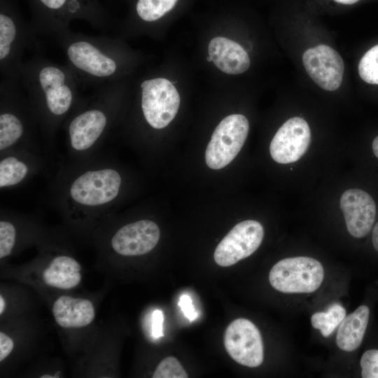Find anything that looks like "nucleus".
Listing matches in <instances>:
<instances>
[{"instance_id": "1", "label": "nucleus", "mask_w": 378, "mask_h": 378, "mask_svg": "<svg viewBox=\"0 0 378 378\" xmlns=\"http://www.w3.org/2000/svg\"><path fill=\"white\" fill-rule=\"evenodd\" d=\"M125 180L110 153L101 150L84 160L59 164L48 184V201L69 230L90 237L114 216Z\"/></svg>"}, {"instance_id": "2", "label": "nucleus", "mask_w": 378, "mask_h": 378, "mask_svg": "<svg viewBox=\"0 0 378 378\" xmlns=\"http://www.w3.org/2000/svg\"><path fill=\"white\" fill-rule=\"evenodd\" d=\"M19 82L37 118L45 155L55 150V136L81 99L80 85L66 64L36 52L24 62Z\"/></svg>"}, {"instance_id": "3", "label": "nucleus", "mask_w": 378, "mask_h": 378, "mask_svg": "<svg viewBox=\"0 0 378 378\" xmlns=\"http://www.w3.org/2000/svg\"><path fill=\"white\" fill-rule=\"evenodd\" d=\"M119 88L118 82L107 84L81 97L62 126L67 160H84L102 150L122 115Z\"/></svg>"}, {"instance_id": "4", "label": "nucleus", "mask_w": 378, "mask_h": 378, "mask_svg": "<svg viewBox=\"0 0 378 378\" xmlns=\"http://www.w3.org/2000/svg\"><path fill=\"white\" fill-rule=\"evenodd\" d=\"M55 39L64 52L66 64L80 86L97 89L118 82L122 71V59L115 39L71 30Z\"/></svg>"}, {"instance_id": "5", "label": "nucleus", "mask_w": 378, "mask_h": 378, "mask_svg": "<svg viewBox=\"0 0 378 378\" xmlns=\"http://www.w3.org/2000/svg\"><path fill=\"white\" fill-rule=\"evenodd\" d=\"M12 149L45 155L37 118L19 79H1L0 153Z\"/></svg>"}, {"instance_id": "6", "label": "nucleus", "mask_w": 378, "mask_h": 378, "mask_svg": "<svg viewBox=\"0 0 378 378\" xmlns=\"http://www.w3.org/2000/svg\"><path fill=\"white\" fill-rule=\"evenodd\" d=\"M37 34L56 38L68 31L74 20H83L101 31H108L110 15L97 0H30Z\"/></svg>"}, {"instance_id": "7", "label": "nucleus", "mask_w": 378, "mask_h": 378, "mask_svg": "<svg viewBox=\"0 0 378 378\" xmlns=\"http://www.w3.org/2000/svg\"><path fill=\"white\" fill-rule=\"evenodd\" d=\"M31 24H27L6 1L0 11V71L1 79H19L27 50H39V43Z\"/></svg>"}, {"instance_id": "8", "label": "nucleus", "mask_w": 378, "mask_h": 378, "mask_svg": "<svg viewBox=\"0 0 378 378\" xmlns=\"http://www.w3.org/2000/svg\"><path fill=\"white\" fill-rule=\"evenodd\" d=\"M59 239L58 241L57 234L52 232L38 245L43 262L38 272V278L47 287L58 290H70L81 283L82 267L62 246Z\"/></svg>"}, {"instance_id": "9", "label": "nucleus", "mask_w": 378, "mask_h": 378, "mask_svg": "<svg viewBox=\"0 0 378 378\" xmlns=\"http://www.w3.org/2000/svg\"><path fill=\"white\" fill-rule=\"evenodd\" d=\"M52 233L38 218L1 207L0 259L2 261L26 247L38 245Z\"/></svg>"}, {"instance_id": "10", "label": "nucleus", "mask_w": 378, "mask_h": 378, "mask_svg": "<svg viewBox=\"0 0 378 378\" xmlns=\"http://www.w3.org/2000/svg\"><path fill=\"white\" fill-rule=\"evenodd\" d=\"M324 278V270L317 260L305 256L286 258L271 269L269 281L278 291L309 293L316 290Z\"/></svg>"}, {"instance_id": "11", "label": "nucleus", "mask_w": 378, "mask_h": 378, "mask_svg": "<svg viewBox=\"0 0 378 378\" xmlns=\"http://www.w3.org/2000/svg\"><path fill=\"white\" fill-rule=\"evenodd\" d=\"M139 87L144 120L154 130L166 127L175 118L180 106L176 88L168 79L161 77L144 80Z\"/></svg>"}, {"instance_id": "12", "label": "nucleus", "mask_w": 378, "mask_h": 378, "mask_svg": "<svg viewBox=\"0 0 378 378\" xmlns=\"http://www.w3.org/2000/svg\"><path fill=\"white\" fill-rule=\"evenodd\" d=\"M249 130L247 118L241 114L224 118L214 130L205 152V161L212 169L230 164L243 147Z\"/></svg>"}, {"instance_id": "13", "label": "nucleus", "mask_w": 378, "mask_h": 378, "mask_svg": "<svg viewBox=\"0 0 378 378\" xmlns=\"http://www.w3.org/2000/svg\"><path fill=\"white\" fill-rule=\"evenodd\" d=\"M264 237L262 225L254 220L237 223L216 246L214 258L217 265L230 267L253 254Z\"/></svg>"}, {"instance_id": "14", "label": "nucleus", "mask_w": 378, "mask_h": 378, "mask_svg": "<svg viewBox=\"0 0 378 378\" xmlns=\"http://www.w3.org/2000/svg\"><path fill=\"white\" fill-rule=\"evenodd\" d=\"M225 348L239 364L256 368L263 361V344L258 328L246 318H237L227 327L224 334Z\"/></svg>"}, {"instance_id": "15", "label": "nucleus", "mask_w": 378, "mask_h": 378, "mask_svg": "<svg viewBox=\"0 0 378 378\" xmlns=\"http://www.w3.org/2000/svg\"><path fill=\"white\" fill-rule=\"evenodd\" d=\"M49 158L25 149H12L0 153V189L18 188L34 176L46 171Z\"/></svg>"}, {"instance_id": "16", "label": "nucleus", "mask_w": 378, "mask_h": 378, "mask_svg": "<svg viewBox=\"0 0 378 378\" xmlns=\"http://www.w3.org/2000/svg\"><path fill=\"white\" fill-rule=\"evenodd\" d=\"M311 142V130L300 117L286 120L274 136L270 145L272 158L280 164L293 163L307 152Z\"/></svg>"}, {"instance_id": "17", "label": "nucleus", "mask_w": 378, "mask_h": 378, "mask_svg": "<svg viewBox=\"0 0 378 378\" xmlns=\"http://www.w3.org/2000/svg\"><path fill=\"white\" fill-rule=\"evenodd\" d=\"M302 63L311 78L321 88L335 91L341 85L344 64L340 54L326 45L307 50Z\"/></svg>"}, {"instance_id": "18", "label": "nucleus", "mask_w": 378, "mask_h": 378, "mask_svg": "<svg viewBox=\"0 0 378 378\" xmlns=\"http://www.w3.org/2000/svg\"><path fill=\"white\" fill-rule=\"evenodd\" d=\"M340 202L350 234L356 238L365 237L376 216V204L371 195L361 189L350 188L342 193Z\"/></svg>"}, {"instance_id": "19", "label": "nucleus", "mask_w": 378, "mask_h": 378, "mask_svg": "<svg viewBox=\"0 0 378 378\" xmlns=\"http://www.w3.org/2000/svg\"><path fill=\"white\" fill-rule=\"evenodd\" d=\"M51 311L57 326L66 330L85 328L93 323L96 316L92 300L69 295L57 297Z\"/></svg>"}, {"instance_id": "20", "label": "nucleus", "mask_w": 378, "mask_h": 378, "mask_svg": "<svg viewBox=\"0 0 378 378\" xmlns=\"http://www.w3.org/2000/svg\"><path fill=\"white\" fill-rule=\"evenodd\" d=\"M208 53L215 66L227 74H241L250 66V58L246 50L237 42L225 37L212 38Z\"/></svg>"}, {"instance_id": "21", "label": "nucleus", "mask_w": 378, "mask_h": 378, "mask_svg": "<svg viewBox=\"0 0 378 378\" xmlns=\"http://www.w3.org/2000/svg\"><path fill=\"white\" fill-rule=\"evenodd\" d=\"M370 316V309L365 305L358 307L346 316L339 326L336 335L337 346L345 351H353L362 343Z\"/></svg>"}, {"instance_id": "22", "label": "nucleus", "mask_w": 378, "mask_h": 378, "mask_svg": "<svg viewBox=\"0 0 378 378\" xmlns=\"http://www.w3.org/2000/svg\"><path fill=\"white\" fill-rule=\"evenodd\" d=\"M345 316V309L338 303H333L326 312L314 314L311 323L313 328L319 330L321 335L327 337L340 326Z\"/></svg>"}, {"instance_id": "23", "label": "nucleus", "mask_w": 378, "mask_h": 378, "mask_svg": "<svg viewBox=\"0 0 378 378\" xmlns=\"http://www.w3.org/2000/svg\"><path fill=\"white\" fill-rule=\"evenodd\" d=\"M178 0H137L136 12L146 22H155L170 11Z\"/></svg>"}, {"instance_id": "24", "label": "nucleus", "mask_w": 378, "mask_h": 378, "mask_svg": "<svg viewBox=\"0 0 378 378\" xmlns=\"http://www.w3.org/2000/svg\"><path fill=\"white\" fill-rule=\"evenodd\" d=\"M360 78L370 84L378 85V44L370 49L358 64Z\"/></svg>"}, {"instance_id": "25", "label": "nucleus", "mask_w": 378, "mask_h": 378, "mask_svg": "<svg viewBox=\"0 0 378 378\" xmlns=\"http://www.w3.org/2000/svg\"><path fill=\"white\" fill-rule=\"evenodd\" d=\"M188 374L180 362L174 357L164 358L156 367L153 378H187Z\"/></svg>"}, {"instance_id": "26", "label": "nucleus", "mask_w": 378, "mask_h": 378, "mask_svg": "<svg viewBox=\"0 0 378 378\" xmlns=\"http://www.w3.org/2000/svg\"><path fill=\"white\" fill-rule=\"evenodd\" d=\"M360 365L363 378H378V349H370L363 353Z\"/></svg>"}, {"instance_id": "27", "label": "nucleus", "mask_w": 378, "mask_h": 378, "mask_svg": "<svg viewBox=\"0 0 378 378\" xmlns=\"http://www.w3.org/2000/svg\"><path fill=\"white\" fill-rule=\"evenodd\" d=\"M181 307L184 316L190 321H193L197 318V313L192 304V301L190 297L188 295H182L178 303Z\"/></svg>"}, {"instance_id": "28", "label": "nucleus", "mask_w": 378, "mask_h": 378, "mask_svg": "<svg viewBox=\"0 0 378 378\" xmlns=\"http://www.w3.org/2000/svg\"><path fill=\"white\" fill-rule=\"evenodd\" d=\"M163 314L161 310L156 309L152 316V335L155 338L163 336Z\"/></svg>"}, {"instance_id": "29", "label": "nucleus", "mask_w": 378, "mask_h": 378, "mask_svg": "<svg viewBox=\"0 0 378 378\" xmlns=\"http://www.w3.org/2000/svg\"><path fill=\"white\" fill-rule=\"evenodd\" d=\"M372 240L374 249L378 252V222L375 224L374 227Z\"/></svg>"}, {"instance_id": "30", "label": "nucleus", "mask_w": 378, "mask_h": 378, "mask_svg": "<svg viewBox=\"0 0 378 378\" xmlns=\"http://www.w3.org/2000/svg\"><path fill=\"white\" fill-rule=\"evenodd\" d=\"M372 149L374 155L378 158V136L372 141Z\"/></svg>"}, {"instance_id": "31", "label": "nucleus", "mask_w": 378, "mask_h": 378, "mask_svg": "<svg viewBox=\"0 0 378 378\" xmlns=\"http://www.w3.org/2000/svg\"><path fill=\"white\" fill-rule=\"evenodd\" d=\"M335 1L340 4L351 5V4H354L358 2L359 0H335Z\"/></svg>"}]
</instances>
